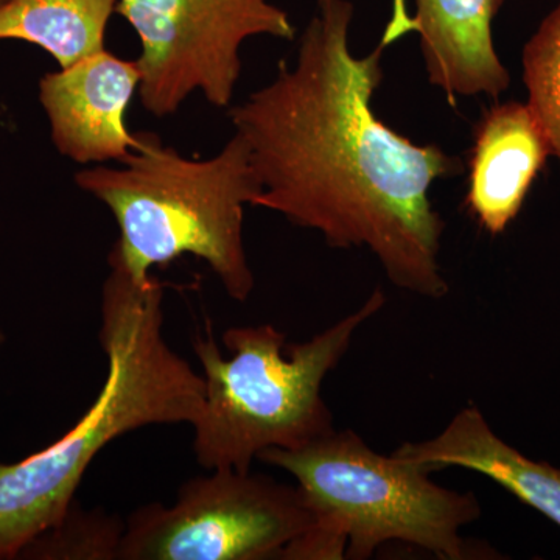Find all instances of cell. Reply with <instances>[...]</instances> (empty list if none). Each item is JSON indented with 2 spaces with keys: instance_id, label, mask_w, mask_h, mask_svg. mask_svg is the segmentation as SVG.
<instances>
[{
  "instance_id": "6da1fadb",
  "label": "cell",
  "mask_w": 560,
  "mask_h": 560,
  "mask_svg": "<svg viewBox=\"0 0 560 560\" xmlns=\"http://www.w3.org/2000/svg\"><path fill=\"white\" fill-rule=\"evenodd\" d=\"M350 0H318L293 66L231 109L261 184L256 208L318 232L331 248H366L397 289L447 296L445 223L430 189L459 172L441 147L419 145L378 119V46L350 50Z\"/></svg>"
},
{
  "instance_id": "7a4b0ae2",
  "label": "cell",
  "mask_w": 560,
  "mask_h": 560,
  "mask_svg": "<svg viewBox=\"0 0 560 560\" xmlns=\"http://www.w3.org/2000/svg\"><path fill=\"white\" fill-rule=\"evenodd\" d=\"M102 290L98 330L108 374L97 399L60 440L18 463H0V560L55 525L75 501L92 460L121 434L194 423L205 378L164 337V289L138 285L116 257Z\"/></svg>"
},
{
  "instance_id": "3957f363",
  "label": "cell",
  "mask_w": 560,
  "mask_h": 560,
  "mask_svg": "<svg viewBox=\"0 0 560 560\" xmlns=\"http://www.w3.org/2000/svg\"><path fill=\"white\" fill-rule=\"evenodd\" d=\"M142 147L124 167L98 165L77 173L81 190L113 212L120 237L110 256L138 285L154 267L183 256L205 260L232 300L245 302L254 275L243 242L245 206L256 205L261 184L248 145L235 132L209 160H189L156 135L140 132Z\"/></svg>"
},
{
  "instance_id": "277c9868",
  "label": "cell",
  "mask_w": 560,
  "mask_h": 560,
  "mask_svg": "<svg viewBox=\"0 0 560 560\" xmlns=\"http://www.w3.org/2000/svg\"><path fill=\"white\" fill-rule=\"evenodd\" d=\"M257 459L290 474L313 515L282 560H366L393 541L441 560L497 555L460 534L481 517L474 492L442 488L431 471L372 451L353 430L335 429L293 451L270 448Z\"/></svg>"
},
{
  "instance_id": "5b68a950",
  "label": "cell",
  "mask_w": 560,
  "mask_h": 560,
  "mask_svg": "<svg viewBox=\"0 0 560 560\" xmlns=\"http://www.w3.org/2000/svg\"><path fill=\"white\" fill-rule=\"evenodd\" d=\"M385 304V293L375 289L355 312L294 345L271 324L231 327L223 334L230 359L221 355L212 331L198 335L194 350L202 366L205 401L191 429L201 467L249 471L261 452L293 451L331 433L324 381L360 327Z\"/></svg>"
},
{
  "instance_id": "8992f818",
  "label": "cell",
  "mask_w": 560,
  "mask_h": 560,
  "mask_svg": "<svg viewBox=\"0 0 560 560\" xmlns=\"http://www.w3.org/2000/svg\"><path fill=\"white\" fill-rule=\"evenodd\" d=\"M210 471L184 482L173 506L132 512L120 560H282L313 525L298 486L250 470Z\"/></svg>"
},
{
  "instance_id": "52a82bcc",
  "label": "cell",
  "mask_w": 560,
  "mask_h": 560,
  "mask_svg": "<svg viewBox=\"0 0 560 560\" xmlns=\"http://www.w3.org/2000/svg\"><path fill=\"white\" fill-rule=\"evenodd\" d=\"M116 13L139 35V95L158 119L201 91L228 108L241 80L242 44L253 36L291 40L289 14L267 0H119Z\"/></svg>"
},
{
  "instance_id": "ba28073f",
  "label": "cell",
  "mask_w": 560,
  "mask_h": 560,
  "mask_svg": "<svg viewBox=\"0 0 560 560\" xmlns=\"http://www.w3.org/2000/svg\"><path fill=\"white\" fill-rule=\"evenodd\" d=\"M138 61L103 49L39 80V102L50 138L62 156L79 164H124L142 147L128 130V106L139 91Z\"/></svg>"
},
{
  "instance_id": "9c48e42d",
  "label": "cell",
  "mask_w": 560,
  "mask_h": 560,
  "mask_svg": "<svg viewBox=\"0 0 560 560\" xmlns=\"http://www.w3.org/2000/svg\"><path fill=\"white\" fill-rule=\"evenodd\" d=\"M504 2L415 0V16L389 24L381 44L388 47L405 33H418L427 77L448 101L480 95L497 101L511 84L492 35Z\"/></svg>"
},
{
  "instance_id": "30bf717a",
  "label": "cell",
  "mask_w": 560,
  "mask_h": 560,
  "mask_svg": "<svg viewBox=\"0 0 560 560\" xmlns=\"http://www.w3.org/2000/svg\"><path fill=\"white\" fill-rule=\"evenodd\" d=\"M552 156L550 142L528 103L497 102L474 128L464 208L490 235L517 219L534 180Z\"/></svg>"
},
{
  "instance_id": "8fae6325",
  "label": "cell",
  "mask_w": 560,
  "mask_h": 560,
  "mask_svg": "<svg viewBox=\"0 0 560 560\" xmlns=\"http://www.w3.org/2000/svg\"><path fill=\"white\" fill-rule=\"evenodd\" d=\"M394 453L431 474L452 467L480 474L560 528V467L530 459L501 440L475 405L456 412L436 436L405 442Z\"/></svg>"
},
{
  "instance_id": "7c38bea8",
  "label": "cell",
  "mask_w": 560,
  "mask_h": 560,
  "mask_svg": "<svg viewBox=\"0 0 560 560\" xmlns=\"http://www.w3.org/2000/svg\"><path fill=\"white\" fill-rule=\"evenodd\" d=\"M119 0H7L0 40H22L47 51L60 68L105 49V32Z\"/></svg>"
},
{
  "instance_id": "4fadbf2b",
  "label": "cell",
  "mask_w": 560,
  "mask_h": 560,
  "mask_svg": "<svg viewBox=\"0 0 560 560\" xmlns=\"http://www.w3.org/2000/svg\"><path fill=\"white\" fill-rule=\"evenodd\" d=\"M125 528L127 521L103 508L83 510L73 501L60 521L22 548L18 559L117 560Z\"/></svg>"
},
{
  "instance_id": "5bb4252c",
  "label": "cell",
  "mask_w": 560,
  "mask_h": 560,
  "mask_svg": "<svg viewBox=\"0 0 560 560\" xmlns=\"http://www.w3.org/2000/svg\"><path fill=\"white\" fill-rule=\"evenodd\" d=\"M522 79L560 167V0L523 46Z\"/></svg>"
},
{
  "instance_id": "9a60e30c",
  "label": "cell",
  "mask_w": 560,
  "mask_h": 560,
  "mask_svg": "<svg viewBox=\"0 0 560 560\" xmlns=\"http://www.w3.org/2000/svg\"><path fill=\"white\" fill-rule=\"evenodd\" d=\"M3 345V334H2V330H0V346Z\"/></svg>"
},
{
  "instance_id": "2e32d148",
  "label": "cell",
  "mask_w": 560,
  "mask_h": 560,
  "mask_svg": "<svg viewBox=\"0 0 560 560\" xmlns=\"http://www.w3.org/2000/svg\"><path fill=\"white\" fill-rule=\"evenodd\" d=\"M7 0H0V5H2V3H5Z\"/></svg>"
}]
</instances>
